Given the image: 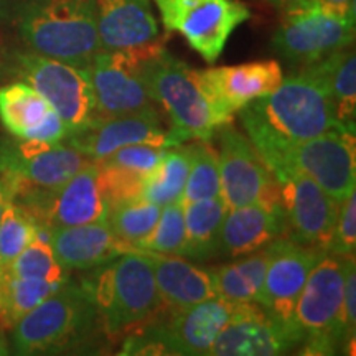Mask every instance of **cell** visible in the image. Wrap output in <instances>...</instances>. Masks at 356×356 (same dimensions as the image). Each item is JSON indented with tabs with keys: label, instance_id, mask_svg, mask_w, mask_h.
Instances as JSON below:
<instances>
[{
	"label": "cell",
	"instance_id": "obj_1",
	"mask_svg": "<svg viewBox=\"0 0 356 356\" xmlns=\"http://www.w3.org/2000/svg\"><path fill=\"white\" fill-rule=\"evenodd\" d=\"M239 118L252 144L305 140L330 131H346L338 121L327 84L307 68L284 78L270 95L249 102L239 111Z\"/></svg>",
	"mask_w": 356,
	"mask_h": 356
},
{
	"label": "cell",
	"instance_id": "obj_2",
	"mask_svg": "<svg viewBox=\"0 0 356 356\" xmlns=\"http://www.w3.org/2000/svg\"><path fill=\"white\" fill-rule=\"evenodd\" d=\"M106 335L137 330L152 320L162 305L154 266L145 251L131 249L95 267L83 280Z\"/></svg>",
	"mask_w": 356,
	"mask_h": 356
},
{
	"label": "cell",
	"instance_id": "obj_3",
	"mask_svg": "<svg viewBox=\"0 0 356 356\" xmlns=\"http://www.w3.org/2000/svg\"><path fill=\"white\" fill-rule=\"evenodd\" d=\"M142 78L155 104H160L170 119L172 140L175 144L190 139L210 140L218 129L229 124L218 113L190 68L155 42L142 66Z\"/></svg>",
	"mask_w": 356,
	"mask_h": 356
},
{
	"label": "cell",
	"instance_id": "obj_4",
	"mask_svg": "<svg viewBox=\"0 0 356 356\" xmlns=\"http://www.w3.org/2000/svg\"><path fill=\"white\" fill-rule=\"evenodd\" d=\"M19 29L32 51L81 68L101 51L96 0H30Z\"/></svg>",
	"mask_w": 356,
	"mask_h": 356
},
{
	"label": "cell",
	"instance_id": "obj_5",
	"mask_svg": "<svg viewBox=\"0 0 356 356\" xmlns=\"http://www.w3.org/2000/svg\"><path fill=\"white\" fill-rule=\"evenodd\" d=\"M252 145L270 173L282 170L304 173L337 202H343L355 191V134L330 131L305 140H264Z\"/></svg>",
	"mask_w": 356,
	"mask_h": 356
},
{
	"label": "cell",
	"instance_id": "obj_6",
	"mask_svg": "<svg viewBox=\"0 0 356 356\" xmlns=\"http://www.w3.org/2000/svg\"><path fill=\"white\" fill-rule=\"evenodd\" d=\"M99 323L97 310L83 284H63L12 327L17 355H40L73 345Z\"/></svg>",
	"mask_w": 356,
	"mask_h": 356
},
{
	"label": "cell",
	"instance_id": "obj_7",
	"mask_svg": "<svg viewBox=\"0 0 356 356\" xmlns=\"http://www.w3.org/2000/svg\"><path fill=\"white\" fill-rule=\"evenodd\" d=\"M239 304L215 299L200 302L181 310H170L168 318L154 320L137 328L124 341L121 355H210L226 323L234 315Z\"/></svg>",
	"mask_w": 356,
	"mask_h": 356
},
{
	"label": "cell",
	"instance_id": "obj_8",
	"mask_svg": "<svg viewBox=\"0 0 356 356\" xmlns=\"http://www.w3.org/2000/svg\"><path fill=\"white\" fill-rule=\"evenodd\" d=\"M355 256L325 252L315 264L296 305V322L305 333L302 355H335L346 340L341 325L345 275Z\"/></svg>",
	"mask_w": 356,
	"mask_h": 356
},
{
	"label": "cell",
	"instance_id": "obj_9",
	"mask_svg": "<svg viewBox=\"0 0 356 356\" xmlns=\"http://www.w3.org/2000/svg\"><path fill=\"white\" fill-rule=\"evenodd\" d=\"M92 159L74 147L19 140L0 152V180L7 197L22 203L44 191H51L88 167Z\"/></svg>",
	"mask_w": 356,
	"mask_h": 356
},
{
	"label": "cell",
	"instance_id": "obj_10",
	"mask_svg": "<svg viewBox=\"0 0 356 356\" xmlns=\"http://www.w3.org/2000/svg\"><path fill=\"white\" fill-rule=\"evenodd\" d=\"M15 71L50 102L68 129V136L99 119L88 68L30 51L15 55Z\"/></svg>",
	"mask_w": 356,
	"mask_h": 356
},
{
	"label": "cell",
	"instance_id": "obj_11",
	"mask_svg": "<svg viewBox=\"0 0 356 356\" xmlns=\"http://www.w3.org/2000/svg\"><path fill=\"white\" fill-rule=\"evenodd\" d=\"M355 42V15L317 6L286 8L273 48L289 63L309 66Z\"/></svg>",
	"mask_w": 356,
	"mask_h": 356
},
{
	"label": "cell",
	"instance_id": "obj_12",
	"mask_svg": "<svg viewBox=\"0 0 356 356\" xmlns=\"http://www.w3.org/2000/svg\"><path fill=\"white\" fill-rule=\"evenodd\" d=\"M168 32H177L208 63H215L251 10L241 0H154Z\"/></svg>",
	"mask_w": 356,
	"mask_h": 356
},
{
	"label": "cell",
	"instance_id": "obj_13",
	"mask_svg": "<svg viewBox=\"0 0 356 356\" xmlns=\"http://www.w3.org/2000/svg\"><path fill=\"white\" fill-rule=\"evenodd\" d=\"M154 43L127 50H101L88 66L99 119L157 109L147 91L142 66Z\"/></svg>",
	"mask_w": 356,
	"mask_h": 356
},
{
	"label": "cell",
	"instance_id": "obj_14",
	"mask_svg": "<svg viewBox=\"0 0 356 356\" xmlns=\"http://www.w3.org/2000/svg\"><path fill=\"white\" fill-rule=\"evenodd\" d=\"M216 134L220 140L221 198L226 207L238 208L256 202L282 207L277 180L264 165L248 136L238 131L233 122L225 124Z\"/></svg>",
	"mask_w": 356,
	"mask_h": 356
},
{
	"label": "cell",
	"instance_id": "obj_15",
	"mask_svg": "<svg viewBox=\"0 0 356 356\" xmlns=\"http://www.w3.org/2000/svg\"><path fill=\"white\" fill-rule=\"evenodd\" d=\"M273 175L279 184L280 204L286 216V238L328 251L340 202L300 172L282 170Z\"/></svg>",
	"mask_w": 356,
	"mask_h": 356
},
{
	"label": "cell",
	"instance_id": "obj_16",
	"mask_svg": "<svg viewBox=\"0 0 356 356\" xmlns=\"http://www.w3.org/2000/svg\"><path fill=\"white\" fill-rule=\"evenodd\" d=\"M297 322H282L259 304H239L213 343V356H275L291 353L304 343Z\"/></svg>",
	"mask_w": 356,
	"mask_h": 356
},
{
	"label": "cell",
	"instance_id": "obj_17",
	"mask_svg": "<svg viewBox=\"0 0 356 356\" xmlns=\"http://www.w3.org/2000/svg\"><path fill=\"white\" fill-rule=\"evenodd\" d=\"M19 204L47 229L104 221L109 211L95 160L58 188L35 195Z\"/></svg>",
	"mask_w": 356,
	"mask_h": 356
},
{
	"label": "cell",
	"instance_id": "obj_18",
	"mask_svg": "<svg viewBox=\"0 0 356 356\" xmlns=\"http://www.w3.org/2000/svg\"><path fill=\"white\" fill-rule=\"evenodd\" d=\"M269 261L259 304L267 314L282 322H296V305L305 280L327 251L277 238L267 246Z\"/></svg>",
	"mask_w": 356,
	"mask_h": 356
},
{
	"label": "cell",
	"instance_id": "obj_19",
	"mask_svg": "<svg viewBox=\"0 0 356 356\" xmlns=\"http://www.w3.org/2000/svg\"><path fill=\"white\" fill-rule=\"evenodd\" d=\"M197 78L218 113L233 122V115L249 102L270 95L282 83L277 61H252L236 66L197 70Z\"/></svg>",
	"mask_w": 356,
	"mask_h": 356
},
{
	"label": "cell",
	"instance_id": "obj_20",
	"mask_svg": "<svg viewBox=\"0 0 356 356\" xmlns=\"http://www.w3.org/2000/svg\"><path fill=\"white\" fill-rule=\"evenodd\" d=\"M71 147L86 157L97 160L121 147L132 144H152L160 147L177 145L168 129L163 127L157 109L144 113L102 118L91 126L66 137Z\"/></svg>",
	"mask_w": 356,
	"mask_h": 356
},
{
	"label": "cell",
	"instance_id": "obj_21",
	"mask_svg": "<svg viewBox=\"0 0 356 356\" xmlns=\"http://www.w3.org/2000/svg\"><path fill=\"white\" fill-rule=\"evenodd\" d=\"M0 121L19 140L60 144L68 129L38 91L24 81L0 88Z\"/></svg>",
	"mask_w": 356,
	"mask_h": 356
},
{
	"label": "cell",
	"instance_id": "obj_22",
	"mask_svg": "<svg viewBox=\"0 0 356 356\" xmlns=\"http://www.w3.org/2000/svg\"><path fill=\"white\" fill-rule=\"evenodd\" d=\"M286 236V216L277 207L259 202L228 208L220 231L218 257H238L252 254Z\"/></svg>",
	"mask_w": 356,
	"mask_h": 356
},
{
	"label": "cell",
	"instance_id": "obj_23",
	"mask_svg": "<svg viewBox=\"0 0 356 356\" xmlns=\"http://www.w3.org/2000/svg\"><path fill=\"white\" fill-rule=\"evenodd\" d=\"M96 26L101 50H127L159 38L150 0H96Z\"/></svg>",
	"mask_w": 356,
	"mask_h": 356
},
{
	"label": "cell",
	"instance_id": "obj_24",
	"mask_svg": "<svg viewBox=\"0 0 356 356\" xmlns=\"http://www.w3.org/2000/svg\"><path fill=\"white\" fill-rule=\"evenodd\" d=\"M50 244L66 270H89L131 251L115 238L108 221L50 229Z\"/></svg>",
	"mask_w": 356,
	"mask_h": 356
},
{
	"label": "cell",
	"instance_id": "obj_25",
	"mask_svg": "<svg viewBox=\"0 0 356 356\" xmlns=\"http://www.w3.org/2000/svg\"><path fill=\"white\" fill-rule=\"evenodd\" d=\"M147 256L152 261L160 302L168 310H181L216 297L207 269L191 264L181 256L155 252H147Z\"/></svg>",
	"mask_w": 356,
	"mask_h": 356
},
{
	"label": "cell",
	"instance_id": "obj_26",
	"mask_svg": "<svg viewBox=\"0 0 356 356\" xmlns=\"http://www.w3.org/2000/svg\"><path fill=\"white\" fill-rule=\"evenodd\" d=\"M267 261L269 251L264 248L208 269L218 299L229 304H257L264 287Z\"/></svg>",
	"mask_w": 356,
	"mask_h": 356
},
{
	"label": "cell",
	"instance_id": "obj_27",
	"mask_svg": "<svg viewBox=\"0 0 356 356\" xmlns=\"http://www.w3.org/2000/svg\"><path fill=\"white\" fill-rule=\"evenodd\" d=\"M304 68L323 79L335 104L338 121L346 131L355 134L356 118V56L348 48L322 58Z\"/></svg>",
	"mask_w": 356,
	"mask_h": 356
},
{
	"label": "cell",
	"instance_id": "obj_28",
	"mask_svg": "<svg viewBox=\"0 0 356 356\" xmlns=\"http://www.w3.org/2000/svg\"><path fill=\"white\" fill-rule=\"evenodd\" d=\"M185 207V256L193 261L218 257L220 231L226 207L221 197L186 203Z\"/></svg>",
	"mask_w": 356,
	"mask_h": 356
},
{
	"label": "cell",
	"instance_id": "obj_29",
	"mask_svg": "<svg viewBox=\"0 0 356 356\" xmlns=\"http://www.w3.org/2000/svg\"><path fill=\"white\" fill-rule=\"evenodd\" d=\"M191 163V145L167 147L159 165L145 178L142 197L160 207L181 200Z\"/></svg>",
	"mask_w": 356,
	"mask_h": 356
},
{
	"label": "cell",
	"instance_id": "obj_30",
	"mask_svg": "<svg viewBox=\"0 0 356 356\" xmlns=\"http://www.w3.org/2000/svg\"><path fill=\"white\" fill-rule=\"evenodd\" d=\"M68 282V280H66ZM65 282V284H66ZM63 284L38 279L17 277L0 267V327L10 328Z\"/></svg>",
	"mask_w": 356,
	"mask_h": 356
},
{
	"label": "cell",
	"instance_id": "obj_31",
	"mask_svg": "<svg viewBox=\"0 0 356 356\" xmlns=\"http://www.w3.org/2000/svg\"><path fill=\"white\" fill-rule=\"evenodd\" d=\"M162 207L144 197L127 200L109 207L108 221L115 238L129 249H139L154 226L157 225Z\"/></svg>",
	"mask_w": 356,
	"mask_h": 356
},
{
	"label": "cell",
	"instance_id": "obj_32",
	"mask_svg": "<svg viewBox=\"0 0 356 356\" xmlns=\"http://www.w3.org/2000/svg\"><path fill=\"white\" fill-rule=\"evenodd\" d=\"M6 267L10 274L24 279L48 280V282L55 284H65L70 279V270H66L58 262L55 252H53L50 229L40 225L37 238Z\"/></svg>",
	"mask_w": 356,
	"mask_h": 356
},
{
	"label": "cell",
	"instance_id": "obj_33",
	"mask_svg": "<svg viewBox=\"0 0 356 356\" xmlns=\"http://www.w3.org/2000/svg\"><path fill=\"white\" fill-rule=\"evenodd\" d=\"M221 197L218 152L210 140L191 144V163L184 191V204Z\"/></svg>",
	"mask_w": 356,
	"mask_h": 356
},
{
	"label": "cell",
	"instance_id": "obj_34",
	"mask_svg": "<svg viewBox=\"0 0 356 356\" xmlns=\"http://www.w3.org/2000/svg\"><path fill=\"white\" fill-rule=\"evenodd\" d=\"M38 222L22 204L7 198L0 216V267L10 264L37 238Z\"/></svg>",
	"mask_w": 356,
	"mask_h": 356
},
{
	"label": "cell",
	"instance_id": "obj_35",
	"mask_svg": "<svg viewBox=\"0 0 356 356\" xmlns=\"http://www.w3.org/2000/svg\"><path fill=\"white\" fill-rule=\"evenodd\" d=\"M139 251L167 256H185L184 200H177V202L162 207L157 225L140 243Z\"/></svg>",
	"mask_w": 356,
	"mask_h": 356
},
{
	"label": "cell",
	"instance_id": "obj_36",
	"mask_svg": "<svg viewBox=\"0 0 356 356\" xmlns=\"http://www.w3.org/2000/svg\"><path fill=\"white\" fill-rule=\"evenodd\" d=\"M97 178L109 207H113L115 203L140 198L147 175L127 168L97 165Z\"/></svg>",
	"mask_w": 356,
	"mask_h": 356
},
{
	"label": "cell",
	"instance_id": "obj_37",
	"mask_svg": "<svg viewBox=\"0 0 356 356\" xmlns=\"http://www.w3.org/2000/svg\"><path fill=\"white\" fill-rule=\"evenodd\" d=\"M165 149L167 147L152 144H132L121 147V149L114 150L113 154L106 155V157L102 159H97L95 162L97 165L127 168V170L149 175V173L159 165L160 159L165 154Z\"/></svg>",
	"mask_w": 356,
	"mask_h": 356
},
{
	"label": "cell",
	"instance_id": "obj_38",
	"mask_svg": "<svg viewBox=\"0 0 356 356\" xmlns=\"http://www.w3.org/2000/svg\"><path fill=\"white\" fill-rule=\"evenodd\" d=\"M356 248V193H351L340 202L337 225L333 229L330 246L327 252L340 256H355Z\"/></svg>",
	"mask_w": 356,
	"mask_h": 356
},
{
	"label": "cell",
	"instance_id": "obj_39",
	"mask_svg": "<svg viewBox=\"0 0 356 356\" xmlns=\"http://www.w3.org/2000/svg\"><path fill=\"white\" fill-rule=\"evenodd\" d=\"M341 325L346 340H355L356 330V266L351 259L345 275L343 302H341Z\"/></svg>",
	"mask_w": 356,
	"mask_h": 356
},
{
	"label": "cell",
	"instance_id": "obj_40",
	"mask_svg": "<svg viewBox=\"0 0 356 356\" xmlns=\"http://www.w3.org/2000/svg\"><path fill=\"white\" fill-rule=\"evenodd\" d=\"M296 6H317L350 15H355L356 12V0H296L291 7Z\"/></svg>",
	"mask_w": 356,
	"mask_h": 356
},
{
	"label": "cell",
	"instance_id": "obj_41",
	"mask_svg": "<svg viewBox=\"0 0 356 356\" xmlns=\"http://www.w3.org/2000/svg\"><path fill=\"white\" fill-rule=\"evenodd\" d=\"M269 2L277 8H284V10H286V8L291 7L296 0H269Z\"/></svg>",
	"mask_w": 356,
	"mask_h": 356
},
{
	"label": "cell",
	"instance_id": "obj_42",
	"mask_svg": "<svg viewBox=\"0 0 356 356\" xmlns=\"http://www.w3.org/2000/svg\"><path fill=\"white\" fill-rule=\"evenodd\" d=\"M7 191L3 188V184L2 180H0V216H2V211H3V207H6V202H7Z\"/></svg>",
	"mask_w": 356,
	"mask_h": 356
}]
</instances>
